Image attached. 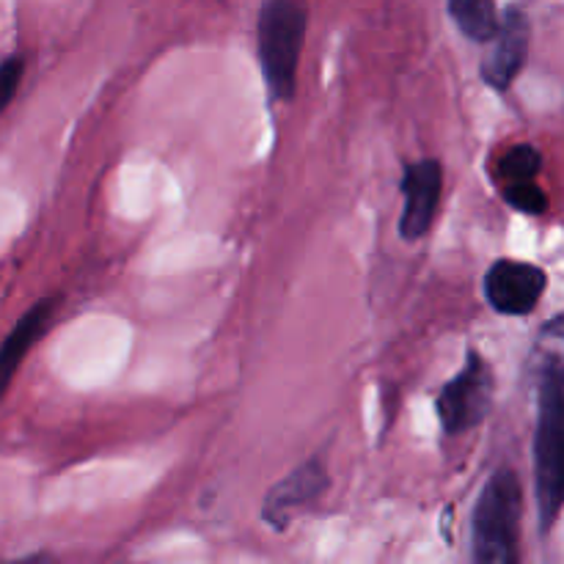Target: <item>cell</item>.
Listing matches in <instances>:
<instances>
[{
    "label": "cell",
    "mask_w": 564,
    "mask_h": 564,
    "mask_svg": "<svg viewBox=\"0 0 564 564\" xmlns=\"http://www.w3.org/2000/svg\"><path fill=\"white\" fill-rule=\"evenodd\" d=\"M534 433V488H538L540 529L549 532L564 507V358L543 350Z\"/></svg>",
    "instance_id": "1"
},
{
    "label": "cell",
    "mask_w": 564,
    "mask_h": 564,
    "mask_svg": "<svg viewBox=\"0 0 564 564\" xmlns=\"http://www.w3.org/2000/svg\"><path fill=\"white\" fill-rule=\"evenodd\" d=\"M308 14L301 0H264L257 22V47L264 86L273 102H292L297 64L306 44Z\"/></svg>",
    "instance_id": "2"
},
{
    "label": "cell",
    "mask_w": 564,
    "mask_h": 564,
    "mask_svg": "<svg viewBox=\"0 0 564 564\" xmlns=\"http://www.w3.org/2000/svg\"><path fill=\"white\" fill-rule=\"evenodd\" d=\"M523 488L512 468H499L479 490L471 516L474 562L479 564H516L521 560Z\"/></svg>",
    "instance_id": "3"
},
{
    "label": "cell",
    "mask_w": 564,
    "mask_h": 564,
    "mask_svg": "<svg viewBox=\"0 0 564 564\" xmlns=\"http://www.w3.org/2000/svg\"><path fill=\"white\" fill-rule=\"evenodd\" d=\"M496 397V375L494 367L479 356L474 347L466 352V367L441 386L435 397V413L449 438L463 433H471L474 427L488 419Z\"/></svg>",
    "instance_id": "4"
},
{
    "label": "cell",
    "mask_w": 564,
    "mask_h": 564,
    "mask_svg": "<svg viewBox=\"0 0 564 564\" xmlns=\"http://www.w3.org/2000/svg\"><path fill=\"white\" fill-rule=\"evenodd\" d=\"M549 286L543 268L518 259H499L488 268L482 281L485 301L505 317H529L540 306Z\"/></svg>",
    "instance_id": "5"
},
{
    "label": "cell",
    "mask_w": 564,
    "mask_h": 564,
    "mask_svg": "<svg viewBox=\"0 0 564 564\" xmlns=\"http://www.w3.org/2000/svg\"><path fill=\"white\" fill-rule=\"evenodd\" d=\"M400 191L405 196V209L400 218L402 240H422L435 224L441 204V191H444V165L441 160H416L408 163L402 171Z\"/></svg>",
    "instance_id": "6"
},
{
    "label": "cell",
    "mask_w": 564,
    "mask_h": 564,
    "mask_svg": "<svg viewBox=\"0 0 564 564\" xmlns=\"http://www.w3.org/2000/svg\"><path fill=\"white\" fill-rule=\"evenodd\" d=\"M490 44H494V50H490L488 58L479 66V77L494 91H507V88H512L516 77L521 75L523 66H527L529 44H532V22L523 14V9L510 6L501 14L499 33H496Z\"/></svg>",
    "instance_id": "7"
},
{
    "label": "cell",
    "mask_w": 564,
    "mask_h": 564,
    "mask_svg": "<svg viewBox=\"0 0 564 564\" xmlns=\"http://www.w3.org/2000/svg\"><path fill=\"white\" fill-rule=\"evenodd\" d=\"M330 477L323 460H306L297 466L295 471L286 474L279 485L268 490L262 501V521L268 523L273 532H284L290 527V518L295 516L301 507L312 505L319 496L328 490Z\"/></svg>",
    "instance_id": "8"
},
{
    "label": "cell",
    "mask_w": 564,
    "mask_h": 564,
    "mask_svg": "<svg viewBox=\"0 0 564 564\" xmlns=\"http://www.w3.org/2000/svg\"><path fill=\"white\" fill-rule=\"evenodd\" d=\"M55 314V297H42L39 303H33L20 319H17L14 330L6 336V345L0 350V369H3V386L11 383L17 367L22 364V358L28 356L33 345L42 339V334L47 330V325L53 323Z\"/></svg>",
    "instance_id": "9"
},
{
    "label": "cell",
    "mask_w": 564,
    "mask_h": 564,
    "mask_svg": "<svg viewBox=\"0 0 564 564\" xmlns=\"http://www.w3.org/2000/svg\"><path fill=\"white\" fill-rule=\"evenodd\" d=\"M449 14L457 31L477 44H490L499 33L501 17L496 0H449Z\"/></svg>",
    "instance_id": "10"
},
{
    "label": "cell",
    "mask_w": 564,
    "mask_h": 564,
    "mask_svg": "<svg viewBox=\"0 0 564 564\" xmlns=\"http://www.w3.org/2000/svg\"><path fill=\"white\" fill-rule=\"evenodd\" d=\"M540 169H543V154L532 143H518L510 152H505L496 163V185L512 187L527 185V182H538Z\"/></svg>",
    "instance_id": "11"
},
{
    "label": "cell",
    "mask_w": 564,
    "mask_h": 564,
    "mask_svg": "<svg viewBox=\"0 0 564 564\" xmlns=\"http://www.w3.org/2000/svg\"><path fill=\"white\" fill-rule=\"evenodd\" d=\"M501 198L523 215H543L545 209H549V196H545L543 187H540L538 182L501 187Z\"/></svg>",
    "instance_id": "12"
},
{
    "label": "cell",
    "mask_w": 564,
    "mask_h": 564,
    "mask_svg": "<svg viewBox=\"0 0 564 564\" xmlns=\"http://www.w3.org/2000/svg\"><path fill=\"white\" fill-rule=\"evenodd\" d=\"M22 69H25V58L22 55H9V58L3 61V66H0V86H3V94H0V102L6 105L14 99L17 88H20V80H22Z\"/></svg>",
    "instance_id": "13"
}]
</instances>
